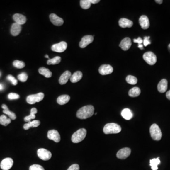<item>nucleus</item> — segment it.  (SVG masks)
Returning a JSON list of instances; mask_svg holds the SVG:
<instances>
[{"label": "nucleus", "mask_w": 170, "mask_h": 170, "mask_svg": "<svg viewBox=\"0 0 170 170\" xmlns=\"http://www.w3.org/2000/svg\"><path fill=\"white\" fill-rule=\"evenodd\" d=\"M167 88L168 82L166 79H162L157 85L158 91L161 93L165 92L167 89Z\"/></svg>", "instance_id": "21"}, {"label": "nucleus", "mask_w": 170, "mask_h": 170, "mask_svg": "<svg viewBox=\"0 0 170 170\" xmlns=\"http://www.w3.org/2000/svg\"><path fill=\"white\" fill-rule=\"evenodd\" d=\"M146 62L150 65L155 64L157 61V58L155 54L152 52H147L144 53L143 56Z\"/></svg>", "instance_id": "6"}, {"label": "nucleus", "mask_w": 170, "mask_h": 170, "mask_svg": "<svg viewBox=\"0 0 170 170\" xmlns=\"http://www.w3.org/2000/svg\"><path fill=\"white\" fill-rule=\"evenodd\" d=\"M141 93V90L138 87H134L130 89L129 92V96L131 97H137L139 96Z\"/></svg>", "instance_id": "27"}, {"label": "nucleus", "mask_w": 170, "mask_h": 170, "mask_svg": "<svg viewBox=\"0 0 170 170\" xmlns=\"http://www.w3.org/2000/svg\"><path fill=\"white\" fill-rule=\"evenodd\" d=\"M1 107L3 108L4 110H7L8 109V107H7V106L6 105H4V104H3L2 106H1Z\"/></svg>", "instance_id": "45"}, {"label": "nucleus", "mask_w": 170, "mask_h": 170, "mask_svg": "<svg viewBox=\"0 0 170 170\" xmlns=\"http://www.w3.org/2000/svg\"><path fill=\"white\" fill-rule=\"evenodd\" d=\"M61 58L59 56H56L54 58L50 59L48 60L47 64L48 65H55L61 62Z\"/></svg>", "instance_id": "31"}, {"label": "nucleus", "mask_w": 170, "mask_h": 170, "mask_svg": "<svg viewBox=\"0 0 170 170\" xmlns=\"http://www.w3.org/2000/svg\"><path fill=\"white\" fill-rule=\"evenodd\" d=\"M119 25L122 28H131L132 27L133 23L132 21L128 20L127 18H122L119 21Z\"/></svg>", "instance_id": "20"}, {"label": "nucleus", "mask_w": 170, "mask_h": 170, "mask_svg": "<svg viewBox=\"0 0 170 170\" xmlns=\"http://www.w3.org/2000/svg\"><path fill=\"white\" fill-rule=\"evenodd\" d=\"M113 71V69L112 66L108 64L102 65L99 69V72L102 75L111 74Z\"/></svg>", "instance_id": "13"}, {"label": "nucleus", "mask_w": 170, "mask_h": 170, "mask_svg": "<svg viewBox=\"0 0 170 170\" xmlns=\"http://www.w3.org/2000/svg\"><path fill=\"white\" fill-rule=\"evenodd\" d=\"M67 48V42L62 41L58 44L53 45L52 46V50L55 52H62L66 50Z\"/></svg>", "instance_id": "8"}, {"label": "nucleus", "mask_w": 170, "mask_h": 170, "mask_svg": "<svg viewBox=\"0 0 170 170\" xmlns=\"http://www.w3.org/2000/svg\"><path fill=\"white\" fill-rule=\"evenodd\" d=\"M150 37H145L144 38L143 44L144 46H147L148 45L151 44V42L149 40Z\"/></svg>", "instance_id": "40"}, {"label": "nucleus", "mask_w": 170, "mask_h": 170, "mask_svg": "<svg viewBox=\"0 0 170 170\" xmlns=\"http://www.w3.org/2000/svg\"><path fill=\"white\" fill-rule=\"evenodd\" d=\"M155 1H156V3H157V4H162V3H163V1H162V0H156Z\"/></svg>", "instance_id": "47"}, {"label": "nucleus", "mask_w": 170, "mask_h": 170, "mask_svg": "<svg viewBox=\"0 0 170 170\" xmlns=\"http://www.w3.org/2000/svg\"><path fill=\"white\" fill-rule=\"evenodd\" d=\"M160 163L161 161L159 159V157L157 158L151 159L150 160V165L151 167L152 170H158V165L160 164Z\"/></svg>", "instance_id": "28"}, {"label": "nucleus", "mask_w": 170, "mask_h": 170, "mask_svg": "<svg viewBox=\"0 0 170 170\" xmlns=\"http://www.w3.org/2000/svg\"><path fill=\"white\" fill-rule=\"evenodd\" d=\"M21 29H22L21 25L15 22L11 25V33L13 36H15V37L17 36L21 33Z\"/></svg>", "instance_id": "19"}, {"label": "nucleus", "mask_w": 170, "mask_h": 170, "mask_svg": "<svg viewBox=\"0 0 170 170\" xmlns=\"http://www.w3.org/2000/svg\"><path fill=\"white\" fill-rule=\"evenodd\" d=\"M131 44L132 43L130 38H125L121 41L119 46L123 50L127 51L130 48Z\"/></svg>", "instance_id": "16"}, {"label": "nucleus", "mask_w": 170, "mask_h": 170, "mask_svg": "<svg viewBox=\"0 0 170 170\" xmlns=\"http://www.w3.org/2000/svg\"><path fill=\"white\" fill-rule=\"evenodd\" d=\"M83 74L80 71H77L74 72L73 75H72L70 78V80L72 83H76L79 81L82 78Z\"/></svg>", "instance_id": "22"}, {"label": "nucleus", "mask_w": 170, "mask_h": 170, "mask_svg": "<svg viewBox=\"0 0 170 170\" xmlns=\"http://www.w3.org/2000/svg\"><path fill=\"white\" fill-rule=\"evenodd\" d=\"M80 5L82 8L86 10L91 7V4L89 0H81L80 1Z\"/></svg>", "instance_id": "32"}, {"label": "nucleus", "mask_w": 170, "mask_h": 170, "mask_svg": "<svg viewBox=\"0 0 170 170\" xmlns=\"http://www.w3.org/2000/svg\"><path fill=\"white\" fill-rule=\"evenodd\" d=\"M133 41L134 42L138 43V45L142 44V42H143V39L141 38H140V37L137 38V39H134Z\"/></svg>", "instance_id": "42"}, {"label": "nucleus", "mask_w": 170, "mask_h": 170, "mask_svg": "<svg viewBox=\"0 0 170 170\" xmlns=\"http://www.w3.org/2000/svg\"><path fill=\"white\" fill-rule=\"evenodd\" d=\"M0 76H1V72H0Z\"/></svg>", "instance_id": "51"}, {"label": "nucleus", "mask_w": 170, "mask_h": 170, "mask_svg": "<svg viewBox=\"0 0 170 170\" xmlns=\"http://www.w3.org/2000/svg\"><path fill=\"white\" fill-rule=\"evenodd\" d=\"M4 89V85L2 84H0V91L3 90Z\"/></svg>", "instance_id": "48"}, {"label": "nucleus", "mask_w": 170, "mask_h": 170, "mask_svg": "<svg viewBox=\"0 0 170 170\" xmlns=\"http://www.w3.org/2000/svg\"><path fill=\"white\" fill-rule=\"evenodd\" d=\"M67 170H79V166L78 164H73L71 165Z\"/></svg>", "instance_id": "41"}, {"label": "nucleus", "mask_w": 170, "mask_h": 170, "mask_svg": "<svg viewBox=\"0 0 170 170\" xmlns=\"http://www.w3.org/2000/svg\"><path fill=\"white\" fill-rule=\"evenodd\" d=\"M38 156L39 158L44 161L50 160L52 157V153L45 148H40L38 150Z\"/></svg>", "instance_id": "7"}, {"label": "nucleus", "mask_w": 170, "mask_h": 170, "mask_svg": "<svg viewBox=\"0 0 170 170\" xmlns=\"http://www.w3.org/2000/svg\"><path fill=\"white\" fill-rule=\"evenodd\" d=\"M72 73L69 71H66L59 77V82L61 85H64L71 78Z\"/></svg>", "instance_id": "17"}, {"label": "nucleus", "mask_w": 170, "mask_h": 170, "mask_svg": "<svg viewBox=\"0 0 170 170\" xmlns=\"http://www.w3.org/2000/svg\"><path fill=\"white\" fill-rule=\"evenodd\" d=\"M121 130V127L115 123H107L105 125L103 129V132L106 134L119 133Z\"/></svg>", "instance_id": "2"}, {"label": "nucleus", "mask_w": 170, "mask_h": 170, "mask_svg": "<svg viewBox=\"0 0 170 170\" xmlns=\"http://www.w3.org/2000/svg\"><path fill=\"white\" fill-rule=\"evenodd\" d=\"M40 124V122L38 120H34L33 121H30L25 123L23 126V128L25 130H28L30 127H36L39 126Z\"/></svg>", "instance_id": "25"}, {"label": "nucleus", "mask_w": 170, "mask_h": 170, "mask_svg": "<svg viewBox=\"0 0 170 170\" xmlns=\"http://www.w3.org/2000/svg\"><path fill=\"white\" fill-rule=\"evenodd\" d=\"M28 76L25 72L21 73L18 76V80L21 81V82H25L28 79Z\"/></svg>", "instance_id": "36"}, {"label": "nucleus", "mask_w": 170, "mask_h": 170, "mask_svg": "<svg viewBox=\"0 0 170 170\" xmlns=\"http://www.w3.org/2000/svg\"><path fill=\"white\" fill-rule=\"evenodd\" d=\"M150 133L151 137L154 140H160L162 137V133L158 125L153 124L150 127Z\"/></svg>", "instance_id": "4"}, {"label": "nucleus", "mask_w": 170, "mask_h": 170, "mask_svg": "<svg viewBox=\"0 0 170 170\" xmlns=\"http://www.w3.org/2000/svg\"><path fill=\"white\" fill-rule=\"evenodd\" d=\"M13 19L15 23L21 25L24 24L27 21V18L25 16L18 13L15 14L13 16Z\"/></svg>", "instance_id": "18"}, {"label": "nucleus", "mask_w": 170, "mask_h": 170, "mask_svg": "<svg viewBox=\"0 0 170 170\" xmlns=\"http://www.w3.org/2000/svg\"><path fill=\"white\" fill-rule=\"evenodd\" d=\"M95 108L91 105L85 106L80 108L76 112V116L80 119H86L92 116Z\"/></svg>", "instance_id": "1"}, {"label": "nucleus", "mask_w": 170, "mask_h": 170, "mask_svg": "<svg viewBox=\"0 0 170 170\" xmlns=\"http://www.w3.org/2000/svg\"><path fill=\"white\" fill-rule=\"evenodd\" d=\"M89 1L91 4H96L98 3L100 1L99 0H89Z\"/></svg>", "instance_id": "43"}, {"label": "nucleus", "mask_w": 170, "mask_h": 170, "mask_svg": "<svg viewBox=\"0 0 170 170\" xmlns=\"http://www.w3.org/2000/svg\"><path fill=\"white\" fill-rule=\"evenodd\" d=\"M3 113H5V114H7V115H8V117H10V119H11V120H14L17 118L16 114H15L13 112L10 111L8 109L7 110H4Z\"/></svg>", "instance_id": "35"}, {"label": "nucleus", "mask_w": 170, "mask_h": 170, "mask_svg": "<svg viewBox=\"0 0 170 170\" xmlns=\"http://www.w3.org/2000/svg\"><path fill=\"white\" fill-rule=\"evenodd\" d=\"M70 99H71V97L69 95H62L58 97L57 102L59 105H65L66 103H68Z\"/></svg>", "instance_id": "23"}, {"label": "nucleus", "mask_w": 170, "mask_h": 170, "mask_svg": "<svg viewBox=\"0 0 170 170\" xmlns=\"http://www.w3.org/2000/svg\"><path fill=\"white\" fill-rule=\"evenodd\" d=\"M38 113V110L35 108H32L30 110V114L28 116L25 117L24 120L25 122H30L32 119H35V114Z\"/></svg>", "instance_id": "29"}, {"label": "nucleus", "mask_w": 170, "mask_h": 170, "mask_svg": "<svg viewBox=\"0 0 170 170\" xmlns=\"http://www.w3.org/2000/svg\"><path fill=\"white\" fill-rule=\"evenodd\" d=\"M13 65L18 69H22L25 66V63L22 61L15 60L13 62Z\"/></svg>", "instance_id": "34"}, {"label": "nucleus", "mask_w": 170, "mask_h": 170, "mask_svg": "<svg viewBox=\"0 0 170 170\" xmlns=\"http://www.w3.org/2000/svg\"><path fill=\"white\" fill-rule=\"evenodd\" d=\"M45 95L42 93L31 95L28 96L27 98V102L30 105L35 104L37 102H39L41 101L44 99Z\"/></svg>", "instance_id": "5"}, {"label": "nucleus", "mask_w": 170, "mask_h": 170, "mask_svg": "<svg viewBox=\"0 0 170 170\" xmlns=\"http://www.w3.org/2000/svg\"><path fill=\"white\" fill-rule=\"evenodd\" d=\"M138 47H139V48L140 49H141V50H143V45H142V44L138 45Z\"/></svg>", "instance_id": "46"}, {"label": "nucleus", "mask_w": 170, "mask_h": 170, "mask_svg": "<svg viewBox=\"0 0 170 170\" xmlns=\"http://www.w3.org/2000/svg\"><path fill=\"white\" fill-rule=\"evenodd\" d=\"M49 18L51 22L56 26L62 25L64 23L63 19L55 14L52 13L50 14Z\"/></svg>", "instance_id": "14"}, {"label": "nucleus", "mask_w": 170, "mask_h": 170, "mask_svg": "<svg viewBox=\"0 0 170 170\" xmlns=\"http://www.w3.org/2000/svg\"><path fill=\"white\" fill-rule=\"evenodd\" d=\"M13 164V160L11 158H6L1 161L0 166L3 170H10Z\"/></svg>", "instance_id": "9"}, {"label": "nucleus", "mask_w": 170, "mask_h": 170, "mask_svg": "<svg viewBox=\"0 0 170 170\" xmlns=\"http://www.w3.org/2000/svg\"><path fill=\"white\" fill-rule=\"evenodd\" d=\"M127 82L130 85H135L137 82V79L135 76L132 75H128L126 79Z\"/></svg>", "instance_id": "33"}, {"label": "nucleus", "mask_w": 170, "mask_h": 170, "mask_svg": "<svg viewBox=\"0 0 170 170\" xmlns=\"http://www.w3.org/2000/svg\"><path fill=\"white\" fill-rule=\"evenodd\" d=\"M47 137L49 140H52L56 143H58L61 140V136L57 130H52L48 131Z\"/></svg>", "instance_id": "10"}, {"label": "nucleus", "mask_w": 170, "mask_h": 170, "mask_svg": "<svg viewBox=\"0 0 170 170\" xmlns=\"http://www.w3.org/2000/svg\"><path fill=\"white\" fill-rule=\"evenodd\" d=\"M131 154V149L129 147L122 148L117 152L116 156L118 158L125 159L127 158Z\"/></svg>", "instance_id": "11"}, {"label": "nucleus", "mask_w": 170, "mask_h": 170, "mask_svg": "<svg viewBox=\"0 0 170 170\" xmlns=\"http://www.w3.org/2000/svg\"><path fill=\"white\" fill-rule=\"evenodd\" d=\"M93 37L92 35H85L82 38L81 41L79 42V47L81 48L86 47V46L93 41Z\"/></svg>", "instance_id": "12"}, {"label": "nucleus", "mask_w": 170, "mask_h": 170, "mask_svg": "<svg viewBox=\"0 0 170 170\" xmlns=\"http://www.w3.org/2000/svg\"><path fill=\"white\" fill-rule=\"evenodd\" d=\"M11 123V119L8 118L6 116L2 115L0 116V124L4 125V126H7V125Z\"/></svg>", "instance_id": "30"}, {"label": "nucleus", "mask_w": 170, "mask_h": 170, "mask_svg": "<svg viewBox=\"0 0 170 170\" xmlns=\"http://www.w3.org/2000/svg\"><path fill=\"white\" fill-rule=\"evenodd\" d=\"M38 72L40 74L44 76L46 78H51L52 76V72L45 67H42L40 68L38 70Z\"/></svg>", "instance_id": "26"}, {"label": "nucleus", "mask_w": 170, "mask_h": 170, "mask_svg": "<svg viewBox=\"0 0 170 170\" xmlns=\"http://www.w3.org/2000/svg\"><path fill=\"white\" fill-rule=\"evenodd\" d=\"M168 49H169V52H170V44L168 45Z\"/></svg>", "instance_id": "50"}, {"label": "nucleus", "mask_w": 170, "mask_h": 170, "mask_svg": "<svg viewBox=\"0 0 170 170\" xmlns=\"http://www.w3.org/2000/svg\"><path fill=\"white\" fill-rule=\"evenodd\" d=\"M121 115L123 118L126 120H130L133 117V113L130 109L125 108L122 110Z\"/></svg>", "instance_id": "24"}, {"label": "nucleus", "mask_w": 170, "mask_h": 170, "mask_svg": "<svg viewBox=\"0 0 170 170\" xmlns=\"http://www.w3.org/2000/svg\"><path fill=\"white\" fill-rule=\"evenodd\" d=\"M166 96L167 98L170 100V90L168 91L166 93Z\"/></svg>", "instance_id": "44"}, {"label": "nucleus", "mask_w": 170, "mask_h": 170, "mask_svg": "<svg viewBox=\"0 0 170 170\" xmlns=\"http://www.w3.org/2000/svg\"><path fill=\"white\" fill-rule=\"evenodd\" d=\"M86 135V130L84 128L79 129L73 133L72 136V141L74 143H78L85 139Z\"/></svg>", "instance_id": "3"}, {"label": "nucleus", "mask_w": 170, "mask_h": 170, "mask_svg": "<svg viewBox=\"0 0 170 170\" xmlns=\"http://www.w3.org/2000/svg\"><path fill=\"white\" fill-rule=\"evenodd\" d=\"M139 23L142 29H147L149 28L150 22L148 17L146 15H142L139 18Z\"/></svg>", "instance_id": "15"}, {"label": "nucleus", "mask_w": 170, "mask_h": 170, "mask_svg": "<svg viewBox=\"0 0 170 170\" xmlns=\"http://www.w3.org/2000/svg\"><path fill=\"white\" fill-rule=\"evenodd\" d=\"M45 58H47L49 59V56L47 55H45Z\"/></svg>", "instance_id": "49"}, {"label": "nucleus", "mask_w": 170, "mask_h": 170, "mask_svg": "<svg viewBox=\"0 0 170 170\" xmlns=\"http://www.w3.org/2000/svg\"><path fill=\"white\" fill-rule=\"evenodd\" d=\"M29 170H45L43 167L39 164H33L29 167Z\"/></svg>", "instance_id": "39"}, {"label": "nucleus", "mask_w": 170, "mask_h": 170, "mask_svg": "<svg viewBox=\"0 0 170 170\" xmlns=\"http://www.w3.org/2000/svg\"><path fill=\"white\" fill-rule=\"evenodd\" d=\"M8 80L10 81L14 86H16L18 84V81L13 76L11 75H8L7 77Z\"/></svg>", "instance_id": "37"}, {"label": "nucleus", "mask_w": 170, "mask_h": 170, "mask_svg": "<svg viewBox=\"0 0 170 170\" xmlns=\"http://www.w3.org/2000/svg\"><path fill=\"white\" fill-rule=\"evenodd\" d=\"M8 98L10 100L18 99L20 98V96L14 93H11L8 96Z\"/></svg>", "instance_id": "38"}]
</instances>
